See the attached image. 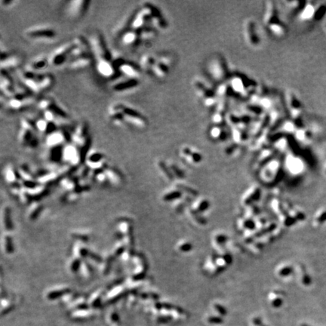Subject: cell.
<instances>
[{
  "instance_id": "1",
  "label": "cell",
  "mask_w": 326,
  "mask_h": 326,
  "mask_svg": "<svg viewBox=\"0 0 326 326\" xmlns=\"http://www.w3.org/2000/svg\"><path fill=\"white\" fill-rule=\"evenodd\" d=\"M35 120L23 117L21 120V129L18 133V141L23 146L34 149L39 145V138L36 135Z\"/></svg>"
},
{
  "instance_id": "2",
  "label": "cell",
  "mask_w": 326,
  "mask_h": 326,
  "mask_svg": "<svg viewBox=\"0 0 326 326\" xmlns=\"http://www.w3.org/2000/svg\"><path fill=\"white\" fill-rule=\"evenodd\" d=\"M88 41L90 43L92 55L96 62L103 60L113 61V55L101 33L97 31L92 33Z\"/></svg>"
},
{
  "instance_id": "3",
  "label": "cell",
  "mask_w": 326,
  "mask_h": 326,
  "mask_svg": "<svg viewBox=\"0 0 326 326\" xmlns=\"http://www.w3.org/2000/svg\"><path fill=\"white\" fill-rule=\"evenodd\" d=\"M25 38L34 42H53L58 36L56 30L48 25H36L26 29L23 32Z\"/></svg>"
},
{
  "instance_id": "4",
  "label": "cell",
  "mask_w": 326,
  "mask_h": 326,
  "mask_svg": "<svg viewBox=\"0 0 326 326\" xmlns=\"http://www.w3.org/2000/svg\"><path fill=\"white\" fill-rule=\"evenodd\" d=\"M74 48L75 43H73V41L66 43L58 47L48 56L49 66L59 67L67 65Z\"/></svg>"
},
{
  "instance_id": "5",
  "label": "cell",
  "mask_w": 326,
  "mask_h": 326,
  "mask_svg": "<svg viewBox=\"0 0 326 326\" xmlns=\"http://www.w3.org/2000/svg\"><path fill=\"white\" fill-rule=\"evenodd\" d=\"M35 102V97L31 92L18 91L14 96L6 101L8 107L12 110H22L29 107Z\"/></svg>"
},
{
  "instance_id": "6",
  "label": "cell",
  "mask_w": 326,
  "mask_h": 326,
  "mask_svg": "<svg viewBox=\"0 0 326 326\" xmlns=\"http://www.w3.org/2000/svg\"><path fill=\"white\" fill-rule=\"evenodd\" d=\"M122 110L126 123L132 125L138 129H144L148 125V120L138 110L122 103Z\"/></svg>"
},
{
  "instance_id": "7",
  "label": "cell",
  "mask_w": 326,
  "mask_h": 326,
  "mask_svg": "<svg viewBox=\"0 0 326 326\" xmlns=\"http://www.w3.org/2000/svg\"><path fill=\"white\" fill-rule=\"evenodd\" d=\"M172 63L173 58L169 54H162L156 56V61L153 69V75L159 79L165 78L169 72Z\"/></svg>"
},
{
  "instance_id": "8",
  "label": "cell",
  "mask_w": 326,
  "mask_h": 326,
  "mask_svg": "<svg viewBox=\"0 0 326 326\" xmlns=\"http://www.w3.org/2000/svg\"><path fill=\"white\" fill-rule=\"evenodd\" d=\"M63 160L72 166L79 165L82 161L80 147L72 142L67 143L63 146Z\"/></svg>"
},
{
  "instance_id": "9",
  "label": "cell",
  "mask_w": 326,
  "mask_h": 326,
  "mask_svg": "<svg viewBox=\"0 0 326 326\" xmlns=\"http://www.w3.org/2000/svg\"><path fill=\"white\" fill-rule=\"evenodd\" d=\"M0 88H1L2 97H5L8 99L12 97L18 92L11 75L9 74V72L2 70H1Z\"/></svg>"
},
{
  "instance_id": "10",
  "label": "cell",
  "mask_w": 326,
  "mask_h": 326,
  "mask_svg": "<svg viewBox=\"0 0 326 326\" xmlns=\"http://www.w3.org/2000/svg\"><path fill=\"white\" fill-rule=\"evenodd\" d=\"M139 8H136L133 10L128 13L125 17L122 19V21L116 26L113 31V36L115 38L120 39L122 37V35L125 33L129 30H132V24L134 22V18L136 16V14L138 12Z\"/></svg>"
},
{
  "instance_id": "11",
  "label": "cell",
  "mask_w": 326,
  "mask_h": 326,
  "mask_svg": "<svg viewBox=\"0 0 326 326\" xmlns=\"http://www.w3.org/2000/svg\"><path fill=\"white\" fill-rule=\"evenodd\" d=\"M140 85V80L131 78H119L114 80L110 85L112 91L116 93H124L134 90Z\"/></svg>"
},
{
  "instance_id": "12",
  "label": "cell",
  "mask_w": 326,
  "mask_h": 326,
  "mask_svg": "<svg viewBox=\"0 0 326 326\" xmlns=\"http://www.w3.org/2000/svg\"><path fill=\"white\" fill-rule=\"evenodd\" d=\"M72 142L77 145L79 147H81L83 145L89 141L91 137L89 135V127L86 122H82L80 123L73 130L71 134Z\"/></svg>"
},
{
  "instance_id": "13",
  "label": "cell",
  "mask_w": 326,
  "mask_h": 326,
  "mask_svg": "<svg viewBox=\"0 0 326 326\" xmlns=\"http://www.w3.org/2000/svg\"><path fill=\"white\" fill-rule=\"evenodd\" d=\"M90 1L88 0H72L68 3L67 12L70 18H80L88 11Z\"/></svg>"
},
{
  "instance_id": "14",
  "label": "cell",
  "mask_w": 326,
  "mask_h": 326,
  "mask_svg": "<svg viewBox=\"0 0 326 326\" xmlns=\"http://www.w3.org/2000/svg\"><path fill=\"white\" fill-rule=\"evenodd\" d=\"M85 161L87 166L90 169L96 171H102L107 167L106 157L100 152H92L87 156Z\"/></svg>"
},
{
  "instance_id": "15",
  "label": "cell",
  "mask_w": 326,
  "mask_h": 326,
  "mask_svg": "<svg viewBox=\"0 0 326 326\" xmlns=\"http://www.w3.org/2000/svg\"><path fill=\"white\" fill-rule=\"evenodd\" d=\"M67 131L64 130H57L48 134L45 138V145L48 148L62 146L64 143H69L68 138H71V135H68Z\"/></svg>"
},
{
  "instance_id": "16",
  "label": "cell",
  "mask_w": 326,
  "mask_h": 326,
  "mask_svg": "<svg viewBox=\"0 0 326 326\" xmlns=\"http://www.w3.org/2000/svg\"><path fill=\"white\" fill-rule=\"evenodd\" d=\"M122 102H115L108 108V118L110 122L116 126H122L126 124L122 110Z\"/></svg>"
},
{
  "instance_id": "17",
  "label": "cell",
  "mask_w": 326,
  "mask_h": 326,
  "mask_svg": "<svg viewBox=\"0 0 326 326\" xmlns=\"http://www.w3.org/2000/svg\"><path fill=\"white\" fill-rule=\"evenodd\" d=\"M94 59V58L92 54H85L70 59L66 66L72 70L86 69L92 65Z\"/></svg>"
},
{
  "instance_id": "18",
  "label": "cell",
  "mask_w": 326,
  "mask_h": 326,
  "mask_svg": "<svg viewBox=\"0 0 326 326\" xmlns=\"http://www.w3.org/2000/svg\"><path fill=\"white\" fill-rule=\"evenodd\" d=\"M21 58L18 55L11 54L2 48L1 51V70L9 71L19 67Z\"/></svg>"
},
{
  "instance_id": "19",
  "label": "cell",
  "mask_w": 326,
  "mask_h": 326,
  "mask_svg": "<svg viewBox=\"0 0 326 326\" xmlns=\"http://www.w3.org/2000/svg\"><path fill=\"white\" fill-rule=\"evenodd\" d=\"M143 5L146 6L150 11V16H151V23H153V26L155 28L156 27L160 30L165 29L168 27V24L160 10L156 6L150 2H143Z\"/></svg>"
},
{
  "instance_id": "20",
  "label": "cell",
  "mask_w": 326,
  "mask_h": 326,
  "mask_svg": "<svg viewBox=\"0 0 326 326\" xmlns=\"http://www.w3.org/2000/svg\"><path fill=\"white\" fill-rule=\"evenodd\" d=\"M119 73L125 77L140 80L142 76V70L139 66L130 61L125 60L119 68Z\"/></svg>"
},
{
  "instance_id": "21",
  "label": "cell",
  "mask_w": 326,
  "mask_h": 326,
  "mask_svg": "<svg viewBox=\"0 0 326 326\" xmlns=\"http://www.w3.org/2000/svg\"><path fill=\"white\" fill-rule=\"evenodd\" d=\"M49 66L48 57L45 55L36 57L26 65L25 69L36 73H42L43 70Z\"/></svg>"
},
{
  "instance_id": "22",
  "label": "cell",
  "mask_w": 326,
  "mask_h": 326,
  "mask_svg": "<svg viewBox=\"0 0 326 326\" xmlns=\"http://www.w3.org/2000/svg\"><path fill=\"white\" fill-rule=\"evenodd\" d=\"M96 69L99 74L103 77L108 78V79L114 77L115 79L118 78L117 74L119 72L113 66V61H108V60L97 61L96 64Z\"/></svg>"
},
{
  "instance_id": "23",
  "label": "cell",
  "mask_w": 326,
  "mask_h": 326,
  "mask_svg": "<svg viewBox=\"0 0 326 326\" xmlns=\"http://www.w3.org/2000/svg\"><path fill=\"white\" fill-rule=\"evenodd\" d=\"M156 61V56L151 54H145L139 60V67L142 72L146 74L153 75V69Z\"/></svg>"
},
{
  "instance_id": "24",
  "label": "cell",
  "mask_w": 326,
  "mask_h": 326,
  "mask_svg": "<svg viewBox=\"0 0 326 326\" xmlns=\"http://www.w3.org/2000/svg\"><path fill=\"white\" fill-rule=\"evenodd\" d=\"M120 40L124 45L127 46V47H131V48L137 47L138 45L141 43L138 31L134 30H131L125 33L124 35H122V37L120 38Z\"/></svg>"
},
{
  "instance_id": "25",
  "label": "cell",
  "mask_w": 326,
  "mask_h": 326,
  "mask_svg": "<svg viewBox=\"0 0 326 326\" xmlns=\"http://www.w3.org/2000/svg\"><path fill=\"white\" fill-rule=\"evenodd\" d=\"M36 79L40 88L41 92L49 89L53 85L54 82H55L53 76L49 73H43V72L37 73Z\"/></svg>"
},
{
  "instance_id": "26",
  "label": "cell",
  "mask_w": 326,
  "mask_h": 326,
  "mask_svg": "<svg viewBox=\"0 0 326 326\" xmlns=\"http://www.w3.org/2000/svg\"><path fill=\"white\" fill-rule=\"evenodd\" d=\"M140 39L141 43H147L152 41L156 36V29L151 25H146L144 27L138 30Z\"/></svg>"
},
{
  "instance_id": "27",
  "label": "cell",
  "mask_w": 326,
  "mask_h": 326,
  "mask_svg": "<svg viewBox=\"0 0 326 326\" xmlns=\"http://www.w3.org/2000/svg\"><path fill=\"white\" fill-rule=\"evenodd\" d=\"M47 109L51 110V111L52 112L55 116H56L58 119L67 120L68 119V118H69V116H68L67 112H66L64 109H63V108L60 107L58 104V103H56V101H55L53 98L51 99V103H50L49 107H48V108Z\"/></svg>"
},
{
  "instance_id": "28",
  "label": "cell",
  "mask_w": 326,
  "mask_h": 326,
  "mask_svg": "<svg viewBox=\"0 0 326 326\" xmlns=\"http://www.w3.org/2000/svg\"><path fill=\"white\" fill-rule=\"evenodd\" d=\"M104 171L105 172V174H106L108 180L111 182V183H114V184H120L121 183V182H122V176H121L120 173L116 169L107 166Z\"/></svg>"
},
{
  "instance_id": "29",
  "label": "cell",
  "mask_w": 326,
  "mask_h": 326,
  "mask_svg": "<svg viewBox=\"0 0 326 326\" xmlns=\"http://www.w3.org/2000/svg\"><path fill=\"white\" fill-rule=\"evenodd\" d=\"M255 30V27H254V25L253 26V23H247L246 27H245V32H246L245 36H246L247 41L251 45L254 46H255L257 44V37Z\"/></svg>"
},
{
  "instance_id": "30",
  "label": "cell",
  "mask_w": 326,
  "mask_h": 326,
  "mask_svg": "<svg viewBox=\"0 0 326 326\" xmlns=\"http://www.w3.org/2000/svg\"><path fill=\"white\" fill-rule=\"evenodd\" d=\"M5 177H6V179L8 180V182L13 183L14 182L18 181V179L21 178V175H20L18 170L15 169L13 166L9 165L6 168Z\"/></svg>"
},
{
  "instance_id": "31",
  "label": "cell",
  "mask_w": 326,
  "mask_h": 326,
  "mask_svg": "<svg viewBox=\"0 0 326 326\" xmlns=\"http://www.w3.org/2000/svg\"><path fill=\"white\" fill-rule=\"evenodd\" d=\"M18 171H19L21 177H23L26 180H32V173H31V171H30L27 165H23L21 166L18 169Z\"/></svg>"
},
{
  "instance_id": "32",
  "label": "cell",
  "mask_w": 326,
  "mask_h": 326,
  "mask_svg": "<svg viewBox=\"0 0 326 326\" xmlns=\"http://www.w3.org/2000/svg\"><path fill=\"white\" fill-rule=\"evenodd\" d=\"M158 167H159L161 172L163 174V175H164L166 178H168V179H171V178H172V173H171L169 168L168 167L166 163H165V162H162V161H159V162H158Z\"/></svg>"
},
{
  "instance_id": "33",
  "label": "cell",
  "mask_w": 326,
  "mask_h": 326,
  "mask_svg": "<svg viewBox=\"0 0 326 326\" xmlns=\"http://www.w3.org/2000/svg\"><path fill=\"white\" fill-rule=\"evenodd\" d=\"M208 205H209L208 204V202L207 200H205V199H204V200H199V201L196 202L195 205L192 208H193L194 211L199 212L203 211V210L206 209L208 207Z\"/></svg>"
},
{
  "instance_id": "34",
  "label": "cell",
  "mask_w": 326,
  "mask_h": 326,
  "mask_svg": "<svg viewBox=\"0 0 326 326\" xmlns=\"http://www.w3.org/2000/svg\"><path fill=\"white\" fill-rule=\"evenodd\" d=\"M3 243H4V249L6 252L10 254L11 252H13L14 250V246H13V242L9 236H5V238L3 239Z\"/></svg>"
},
{
  "instance_id": "35",
  "label": "cell",
  "mask_w": 326,
  "mask_h": 326,
  "mask_svg": "<svg viewBox=\"0 0 326 326\" xmlns=\"http://www.w3.org/2000/svg\"><path fill=\"white\" fill-rule=\"evenodd\" d=\"M3 220H4V225L6 227V229H11V219H10V212L8 208H5L4 210V214H3Z\"/></svg>"
},
{
  "instance_id": "36",
  "label": "cell",
  "mask_w": 326,
  "mask_h": 326,
  "mask_svg": "<svg viewBox=\"0 0 326 326\" xmlns=\"http://www.w3.org/2000/svg\"><path fill=\"white\" fill-rule=\"evenodd\" d=\"M260 193V190L257 187H255L253 190H251L250 194H248L245 197V202L246 203H249L250 200H254L257 198V196H259Z\"/></svg>"
},
{
  "instance_id": "37",
  "label": "cell",
  "mask_w": 326,
  "mask_h": 326,
  "mask_svg": "<svg viewBox=\"0 0 326 326\" xmlns=\"http://www.w3.org/2000/svg\"><path fill=\"white\" fill-rule=\"evenodd\" d=\"M80 258L76 257L73 260H72V261L70 263V270L72 271V273H76L79 270L80 267H81V261H80Z\"/></svg>"
},
{
  "instance_id": "38",
  "label": "cell",
  "mask_w": 326,
  "mask_h": 326,
  "mask_svg": "<svg viewBox=\"0 0 326 326\" xmlns=\"http://www.w3.org/2000/svg\"><path fill=\"white\" fill-rule=\"evenodd\" d=\"M180 196V193L179 191H171V192H166L163 196V199L165 201H169V200H174Z\"/></svg>"
},
{
  "instance_id": "39",
  "label": "cell",
  "mask_w": 326,
  "mask_h": 326,
  "mask_svg": "<svg viewBox=\"0 0 326 326\" xmlns=\"http://www.w3.org/2000/svg\"><path fill=\"white\" fill-rule=\"evenodd\" d=\"M292 273V268L289 266H282L278 269L277 273L279 276H286Z\"/></svg>"
},
{
  "instance_id": "40",
  "label": "cell",
  "mask_w": 326,
  "mask_h": 326,
  "mask_svg": "<svg viewBox=\"0 0 326 326\" xmlns=\"http://www.w3.org/2000/svg\"><path fill=\"white\" fill-rule=\"evenodd\" d=\"M66 289L67 290V288H58L56 289L55 291H51L49 293H48V298H56L57 297H59L60 295H62L64 293L67 292V291H66Z\"/></svg>"
},
{
  "instance_id": "41",
  "label": "cell",
  "mask_w": 326,
  "mask_h": 326,
  "mask_svg": "<svg viewBox=\"0 0 326 326\" xmlns=\"http://www.w3.org/2000/svg\"><path fill=\"white\" fill-rule=\"evenodd\" d=\"M178 249H179L180 251H183V252L188 251H190L191 249H192V245H191L190 243H189L188 241H181V242H180V243L178 244Z\"/></svg>"
},
{
  "instance_id": "42",
  "label": "cell",
  "mask_w": 326,
  "mask_h": 326,
  "mask_svg": "<svg viewBox=\"0 0 326 326\" xmlns=\"http://www.w3.org/2000/svg\"><path fill=\"white\" fill-rule=\"evenodd\" d=\"M111 259H106L105 261L103 262L102 264L104 266H101V272L102 273H107L109 270V268L111 266Z\"/></svg>"
},
{
  "instance_id": "43",
  "label": "cell",
  "mask_w": 326,
  "mask_h": 326,
  "mask_svg": "<svg viewBox=\"0 0 326 326\" xmlns=\"http://www.w3.org/2000/svg\"><path fill=\"white\" fill-rule=\"evenodd\" d=\"M40 211H41V206H40V205H36V206L35 208H33V209H32L31 211H30V215H29L30 218H31V219L36 218V217L38 216V214H39Z\"/></svg>"
},
{
  "instance_id": "44",
  "label": "cell",
  "mask_w": 326,
  "mask_h": 326,
  "mask_svg": "<svg viewBox=\"0 0 326 326\" xmlns=\"http://www.w3.org/2000/svg\"><path fill=\"white\" fill-rule=\"evenodd\" d=\"M208 321L211 324H221L224 322V320L218 316H211L208 318Z\"/></svg>"
},
{
  "instance_id": "45",
  "label": "cell",
  "mask_w": 326,
  "mask_h": 326,
  "mask_svg": "<svg viewBox=\"0 0 326 326\" xmlns=\"http://www.w3.org/2000/svg\"><path fill=\"white\" fill-rule=\"evenodd\" d=\"M17 3L16 1L14 0H1V6L4 8L8 9L9 7H11L12 6H14V4Z\"/></svg>"
},
{
  "instance_id": "46",
  "label": "cell",
  "mask_w": 326,
  "mask_h": 326,
  "mask_svg": "<svg viewBox=\"0 0 326 326\" xmlns=\"http://www.w3.org/2000/svg\"><path fill=\"white\" fill-rule=\"evenodd\" d=\"M214 241L216 243H217L218 245L224 243V241L227 240V236H225V235L223 234H218L214 237Z\"/></svg>"
},
{
  "instance_id": "47",
  "label": "cell",
  "mask_w": 326,
  "mask_h": 326,
  "mask_svg": "<svg viewBox=\"0 0 326 326\" xmlns=\"http://www.w3.org/2000/svg\"><path fill=\"white\" fill-rule=\"evenodd\" d=\"M214 309L217 310V312L220 314L221 315H226L227 313V311L225 309V307H224L223 306L220 304H215L214 305Z\"/></svg>"
},
{
  "instance_id": "48",
  "label": "cell",
  "mask_w": 326,
  "mask_h": 326,
  "mask_svg": "<svg viewBox=\"0 0 326 326\" xmlns=\"http://www.w3.org/2000/svg\"><path fill=\"white\" fill-rule=\"evenodd\" d=\"M282 304V300L279 298H276L275 300H273L272 302V306L274 307H279Z\"/></svg>"
},
{
  "instance_id": "49",
  "label": "cell",
  "mask_w": 326,
  "mask_h": 326,
  "mask_svg": "<svg viewBox=\"0 0 326 326\" xmlns=\"http://www.w3.org/2000/svg\"><path fill=\"white\" fill-rule=\"evenodd\" d=\"M325 220H326V212L322 214L318 217V221H319V223H323L325 222Z\"/></svg>"
},
{
  "instance_id": "50",
  "label": "cell",
  "mask_w": 326,
  "mask_h": 326,
  "mask_svg": "<svg viewBox=\"0 0 326 326\" xmlns=\"http://www.w3.org/2000/svg\"><path fill=\"white\" fill-rule=\"evenodd\" d=\"M253 323H254L256 326H261V325L263 324L262 321H261V319H259V318H255V319H253Z\"/></svg>"
},
{
  "instance_id": "51",
  "label": "cell",
  "mask_w": 326,
  "mask_h": 326,
  "mask_svg": "<svg viewBox=\"0 0 326 326\" xmlns=\"http://www.w3.org/2000/svg\"><path fill=\"white\" fill-rule=\"evenodd\" d=\"M301 326H310V325H307V324H303V325H301Z\"/></svg>"
},
{
  "instance_id": "52",
  "label": "cell",
  "mask_w": 326,
  "mask_h": 326,
  "mask_svg": "<svg viewBox=\"0 0 326 326\" xmlns=\"http://www.w3.org/2000/svg\"><path fill=\"white\" fill-rule=\"evenodd\" d=\"M261 326H265V325H263V324H262V325H261Z\"/></svg>"
}]
</instances>
